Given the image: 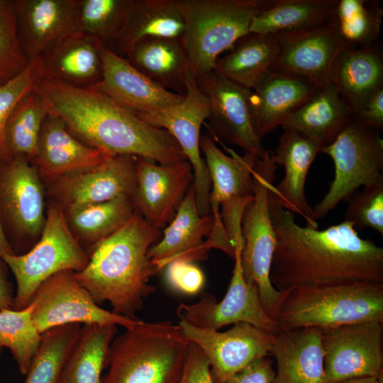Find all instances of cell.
Segmentation results:
<instances>
[{
    "label": "cell",
    "instance_id": "obj_9",
    "mask_svg": "<svg viewBox=\"0 0 383 383\" xmlns=\"http://www.w3.org/2000/svg\"><path fill=\"white\" fill-rule=\"evenodd\" d=\"M320 152L331 157L335 172L328 192L312 208L316 220L346 201L359 187L383 180V140L376 130L353 117Z\"/></svg>",
    "mask_w": 383,
    "mask_h": 383
},
{
    "label": "cell",
    "instance_id": "obj_10",
    "mask_svg": "<svg viewBox=\"0 0 383 383\" xmlns=\"http://www.w3.org/2000/svg\"><path fill=\"white\" fill-rule=\"evenodd\" d=\"M209 113V101L198 87L190 70L185 94L179 103L149 113H135L146 123L169 132L180 146L193 169L196 204L201 216L211 215V182L200 150V131Z\"/></svg>",
    "mask_w": 383,
    "mask_h": 383
},
{
    "label": "cell",
    "instance_id": "obj_12",
    "mask_svg": "<svg viewBox=\"0 0 383 383\" xmlns=\"http://www.w3.org/2000/svg\"><path fill=\"white\" fill-rule=\"evenodd\" d=\"M242 249H235L233 274L225 296L218 302L214 296L203 292L196 303H180L176 310L179 321L199 328L213 331L242 322L273 335L278 331L274 321L264 309L257 288L244 279Z\"/></svg>",
    "mask_w": 383,
    "mask_h": 383
},
{
    "label": "cell",
    "instance_id": "obj_39",
    "mask_svg": "<svg viewBox=\"0 0 383 383\" xmlns=\"http://www.w3.org/2000/svg\"><path fill=\"white\" fill-rule=\"evenodd\" d=\"M81 328V324L70 323L43 333L23 383H60L63 366Z\"/></svg>",
    "mask_w": 383,
    "mask_h": 383
},
{
    "label": "cell",
    "instance_id": "obj_20",
    "mask_svg": "<svg viewBox=\"0 0 383 383\" xmlns=\"http://www.w3.org/2000/svg\"><path fill=\"white\" fill-rule=\"evenodd\" d=\"M18 38L30 62L53 43L82 34L80 0H14Z\"/></svg>",
    "mask_w": 383,
    "mask_h": 383
},
{
    "label": "cell",
    "instance_id": "obj_18",
    "mask_svg": "<svg viewBox=\"0 0 383 383\" xmlns=\"http://www.w3.org/2000/svg\"><path fill=\"white\" fill-rule=\"evenodd\" d=\"M137 157L112 155L101 163L50 183V193L63 210L101 203L120 196L133 198Z\"/></svg>",
    "mask_w": 383,
    "mask_h": 383
},
{
    "label": "cell",
    "instance_id": "obj_11",
    "mask_svg": "<svg viewBox=\"0 0 383 383\" xmlns=\"http://www.w3.org/2000/svg\"><path fill=\"white\" fill-rule=\"evenodd\" d=\"M33 321L40 334L70 323L115 324L129 328L140 319H131L102 309L74 277L65 270L45 280L36 290Z\"/></svg>",
    "mask_w": 383,
    "mask_h": 383
},
{
    "label": "cell",
    "instance_id": "obj_14",
    "mask_svg": "<svg viewBox=\"0 0 383 383\" xmlns=\"http://www.w3.org/2000/svg\"><path fill=\"white\" fill-rule=\"evenodd\" d=\"M41 179L36 166L26 158L0 161V221L23 243L38 241L45 226Z\"/></svg>",
    "mask_w": 383,
    "mask_h": 383
},
{
    "label": "cell",
    "instance_id": "obj_49",
    "mask_svg": "<svg viewBox=\"0 0 383 383\" xmlns=\"http://www.w3.org/2000/svg\"><path fill=\"white\" fill-rule=\"evenodd\" d=\"M13 298L11 284L8 282L5 271L0 263V310L11 309Z\"/></svg>",
    "mask_w": 383,
    "mask_h": 383
},
{
    "label": "cell",
    "instance_id": "obj_32",
    "mask_svg": "<svg viewBox=\"0 0 383 383\" xmlns=\"http://www.w3.org/2000/svg\"><path fill=\"white\" fill-rule=\"evenodd\" d=\"M185 26L181 0H135L114 52L125 58L143 39H182Z\"/></svg>",
    "mask_w": 383,
    "mask_h": 383
},
{
    "label": "cell",
    "instance_id": "obj_38",
    "mask_svg": "<svg viewBox=\"0 0 383 383\" xmlns=\"http://www.w3.org/2000/svg\"><path fill=\"white\" fill-rule=\"evenodd\" d=\"M135 0H80L82 34L114 51L127 26Z\"/></svg>",
    "mask_w": 383,
    "mask_h": 383
},
{
    "label": "cell",
    "instance_id": "obj_45",
    "mask_svg": "<svg viewBox=\"0 0 383 383\" xmlns=\"http://www.w3.org/2000/svg\"><path fill=\"white\" fill-rule=\"evenodd\" d=\"M165 268L168 285L178 292L188 295L196 294L204 285V274L193 262L174 260Z\"/></svg>",
    "mask_w": 383,
    "mask_h": 383
},
{
    "label": "cell",
    "instance_id": "obj_34",
    "mask_svg": "<svg viewBox=\"0 0 383 383\" xmlns=\"http://www.w3.org/2000/svg\"><path fill=\"white\" fill-rule=\"evenodd\" d=\"M63 211L72 234L83 249L86 251L88 248L90 252L100 242L122 228L136 209L131 197L120 196Z\"/></svg>",
    "mask_w": 383,
    "mask_h": 383
},
{
    "label": "cell",
    "instance_id": "obj_33",
    "mask_svg": "<svg viewBox=\"0 0 383 383\" xmlns=\"http://www.w3.org/2000/svg\"><path fill=\"white\" fill-rule=\"evenodd\" d=\"M278 52L274 34L249 33L235 43L231 52L217 58L213 71L231 82L252 89L273 66Z\"/></svg>",
    "mask_w": 383,
    "mask_h": 383
},
{
    "label": "cell",
    "instance_id": "obj_36",
    "mask_svg": "<svg viewBox=\"0 0 383 383\" xmlns=\"http://www.w3.org/2000/svg\"><path fill=\"white\" fill-rule=\"evenodd\" d=\"M338 0H272L252 20L249 33L275 34L316 27L329 21Z\"/></svg>",
    "mask_w": 383,
    "mask_h": 383
},
{
    "label": "cell",
    "instance_id": "obj_47",
    "mask_svg": "<svg viewBox=\"0 0 383 383\" xmlns=\"http://www.w3.org/2000/svg\"><path fill=\"white\" fill-rule=\"evenodd\" d=\"M274 376L272 360L267 356L252 361L220 383H274Z\"/></svg>",
    "mask_w": 383,
    "mask_h": 383
},
{
    "label": "cell",
    "instance_id": "obj_43",
    "mask_svg": "<svg viewBox=\"0 0 383 383\" xmlns=\"http://www.w3.org/2000/svg\"><path fill=\"white\" fill-rule=\"evenodd\" d=\"M42 79L41 62L38 58L30 62L16 77L0 85V161L12 158L5 139L6 126L11 113L20 100L33 90Z\"/></svg>",
    "mask_w": 383,
    "mask_h": 383
},
{
    "label": "cell",
    "instance_id": "obj_2",
    "mask_svg": "<svg viewBox=\"0 0 383 383\" xmlns=\"http://www.w3.org/2000/svg\"><path fill=\"white\" fill-rule=\"evenodd\" d=\"M35 89L46 101L49 113L60 117L77 138L91 148L162 165L187 161L169 132L146 123L95 89L42 79Z\"/></svg>",
    "mask_w": 383,
    "mask_h": 383
},
{
    "label": "cell",
    "instance_id": "obj_37",
    "mask_svg": "<svg viewBox=\"0 0 383 383\" xmlns=\"http://www.w3.org/2000/svg\"><path fill=\"white\" fill-rule=\"evenodd\" d=\"M48 114L46 101L35 88L20 100L5 129L6 143L11 157H22L31 162L34 161L40 131Z\"/></svg>",
    "mask_w": 383,
    "mask_h": 383
},
{
    "label": "cell",
    "instance_id": "obj_31",
    "mask_svg": "<svg viewBox=\"0 0 383 383\" xmlns=\"http://www.w3.org/2000/svg\"><path fill=\"white\" fill-rule=\"evenodd\" d=\"M353 113L331 83L318 88L285 119L282 128L329 144L353 118Z\"/></svg>",
    "mask_w": 383,
    "mask_h": 383
},
{
    "label": "cell",
    "instance_id": "obj_50",
    "mask_svg": "<svg viewBox=\"0 0 383 383\" xmlns=\"http://www.w3.org/2000/svg\"><path fill=\"white\" fill-rule=\"evenodd\" d=\"M15 254L14 250L6 237L0 221V258L6 255Z\"/></svg>",
    "mask_w": 383,
    "mask_h": 383
},
{
    "label": "cell",
    "instance_id": "obj_6",
    "mask_svg": "<svg viewBox=\"0 0 383 383\" xmlns=\"http://www.w3.org/2000/svg\"><path fill=\"white\" fill-rule=\"evenodd\" d=\"M272 0H181V39L195 76L213 70L219 55L249 33L252 18Z\"/></svg>",
    "mask_w": 383,
    "mask_h": 383
},
{
    "label": "cell",
    "instance_id": "obj_48",
    "mask_svg": "<svg viewBox=\"0 0 383 383\" xmlns=\"http://www.w3.org/2000/svg\"><path fill=\"white\" fill-rule=\"evenodd\" d=\"M353 118L374 130L383 129V88L377 91Z\"/></svg>",
    "mask_w": 383,
    "mask_h": 383
},
{
    "label": "cell",
    "instance_id": "obj_26",
    "mask_svg": "<svg viewBox=\"0 0 383 383\" xmlns=\"http://www.w3.org/2000/svg\"><path fill=\"white\" fill-rule=\"evenodd\" d=\"M112 155L77 138L58 116L49 113L39 136L34 165L51 183L67 174L96 165Z\"/></svg>",
    "mask_w": 383,
    "mask_h": 383
},
{
    "label": "cell",
    "instance_id": "obj_15",
    "mask_svg": "<svg viewBox=\"0 0 383 383\" xmlns=\"http://www.w3.org/2000/svg\"><path fill=\"white\" fill-rule=\"evenodd\" d=\"M196 83L207 96V118L211 132L223 141L240 148L244 154L262 158L267 150L252 123L250 98L252 89L231 82L213 70L195 76Z\"/></svg>",
    "mask_w": 383,
    "mask_h": 383
},
{
    "label": "cell",
    "instance_id": "obj_19",
    "mask_svg": "<svg viewBox=\"0 0 383 383\" xmlns=\"http://www.w3.org/2000/svg\"><path fill=\"white\" fill-rule=\"evenodd\" d=\"M193 184L189 161L162 165L137 157L136 187L132 199L144 219L161 230L172 220Z\"/></svg>",
    "mask_w": 383,
    "mask_h": 383
},
{
    "label": "cell",
    "instance_id": "obj_27",
    "mask_svg": "<svg viewBox=\"0 0 383 383\" xmlns=\"http://www.w3.org/2000/svg\"><path fill=\"white\" fill-rule=\"evenodd\" d=\"M321 329L278 331L271 348L276 361L274 383H326Z\"/></svg>",
    "mask_w": 383,
    "mask_h": 383
},
{
    "label": "cell",
    "instance_id": "obj_17",
    "mask_svg": "<svg viewBox=\"0 0 383 383\" xmlns=\"http://www.w3.org/2000/svg\"><path fill=\"white\" fill-rule=\"evenodd\" d=\"M274 35L279 52L271 68L304 77L320 87L331 83L334 62L347 46L334 15L324 24Z\"/></svg>",
    "mask_w": 383,
    "mask_h": 383
},
{
    "label": "cell",
    "instance_id": "obj_30",
    "mask_svg": "<svg viewBox=\"0 0 383 383\" xmlns=\"http://www.w3.org/2000/svg\"><path fill=\"white\" fill-rule=\"evenodd\" d=\"M125 58L156 84L184 95L191 67L181 39H143Z\"/></svg>",
    "mask_w": 383,
    "mask_h": 383
},
{
    "label": "cell",
    "instance_id": "obj_13",
    "mask_svg": "<svg viewBox=\"0 0 383 383\" xmlns=\"http://www.w3.org/2000/svg\"><path fill=\"white\" fill-rule=\"evenodd\" d=\"M321 331L326 383L367 377L382 380L383 323L365 321Z\"/></svg>",
    "mask_w": 383,
    "mask_h": 383
},
{
    "label": "cell",
    "instance_id": "obj_22",
    "mask_svg": "<svg viewBox=\"0 0 383 383\" xmlns=\"http://www.w3.org/2000/svg\"><path fill=\"white\" fill-rule=\"evenodd\" d=\"M231 155L225 154L213 139L203 135L200 150L204 157L211 182L210 210L213 218L211 235L216 239L226 237L220 213L221 204L253 198L252 172L257 157L248 154L239 155L225 148Z\"/></svg>",
    "mask_w": 383,
    "mask_h": 383
},
{
    "label": "cell",
    "instance_id": "obj_8",
    "mask_svg": "<svg viewBox=\"0 0 383 383\" xmlns=\"http://www.w3.org/2000/svg\"><path fill=\"white\" fill-rule=\"evenodd\" d=\"M16 282L12 309L27 306L39 287L62 271L79 272L88 264L89 255L70 231L64 211L55 201L50 204L38 240L25 253L1 257Z\"/></svg>",
    "mask_w": 383,
    "mask_h": 383
},
{
    "label": "cell",
    "instance_id": "obj_5",
    "mask_svg": "<svg viewBox=\"0 0 383 383\" xmlns=\"http://www.w3.org/2000/svg\"><path fill=\"white\" fill-rule=\"evenodd\" d=\"M274 317L278 331L383 323V283L355 282L284 292Z\"/></svg>",
    "mask_w": 383,
    "mask_h": 383
},
{
    "label": "cell",
    "instance_id": "obj_42",
    "mask_svg": "<svg viewBox=\"0 0 383 383\" xmlns=\"http://www.w3.org/2000/svg\"><path fill=\"white\" fill-rule=\"evenodd\" d=\"M28 64L18 38L14 0H0V85Z\"/></svg>",
    "mask_w": 383,
    "mask_h": 383
},
{
    "label": "cell",
    "instance_id": "obj_1",
    "mask_svg": "<svg viewBox=\"0 0 383 383\" xmlns=\"http://www.w3.org/2000/svg\"><path fill=\"white\" fill-rule=\"evenodd\" d=\"M269 191V209L276 245L270 278L287 292L313 287L366 282L383 283V248L362 238L344 220L325 229L301 226Z\"/></svg>",
    "mask_w": 383,
    "mask_h": 383
},
{
    "label": "cell",
    "instance_id": "obj_51",
    "mask_svg": "<svg viewBox=\"0 0 383 383\" xmlns=\"http://www.w3.org/2000/svg\"><path fill=\"white\" fill-rule=\"evenodd\" d=\"M338 383H382V380L376 377H367L350 379Z\"/></svg>",
    "mask_w": 383,
    "mask_h": 383
},
{
    "label": "cell",
    "instance_id": "obj_40",
    "mask_svg": "<svg viewBox=\"0 0 383 383\" xmlns=\"http://www.w3.org/2000/svg\"><path fill=\"white\" fill-rule=\"evenodd\" d=\"M383 9L373 0H339L334 18L347 46L359 48L379 41Z\"/></svg>",
    "mask_w": 383,
    "mask_h": 383
},
{
    "label": "cell",
    "instance_id": "obj_21",
    "mask_svg": "<svg viewBox=\"0 0 383 383\" xmlns=\"http://www.w3.org/2000/svg\"><path fill=\"white\" fill-rule=\"evenodd\" d=\"M103 62L101 82L92 87L135 114H145L179 103L183 95L163 89L135 69L126 58L99 45Z\"/></svg>",
    "mask_w": 383,
    "mask_h": 383
},
{
    "label": "cell",
    "instance_id": "obj_4",
    "mask_svg": "<svg viewBox=\"0 0 383 383\" xmlns=\"http://www.w3.org/2000/svg\"><path fill=\"white\" fill-rule=\"evenodd\" d=\"M189 343L179 324L140 320L112 340L101 383H178Z\"/></svg>",
    "mask_w": 383,
    "mask_h": 383
},
{
    "label": "cell",
    "instance_id": "obj_29",
    "mask_svg": "<svg viewBox=\"0 0 383 383\" xmlns=\"http://www.w3.org/2000/svg\"><path fill=\"white\" fill-rule=\"evenodd\" d=\"M99 45L83 34L53 43L39 57L43 79L75 87H95L103 75Z\"/></svg>",
    "mask_w": 383,
    "mask_h": 383
},
{
    "label": "cell",
    "instance_id": "obj_52",
    "mask_svg": "<svg viewBox=\"0 0 383 383\" xmlns=\"http://www.w3.org/2000/svg\"><path fill=\"white\" fill-rule=\"evenodd\" d=\"M2 347L0 345V350H1Z\"/></svg>",
    "mask_w": 383,
    "mask_h": 383
},
{
    "label": "cell",
    "instance_id": "obj_28",
    "mask_svg": "<svg viewBox=\"0 0 383 383\" xmlns=\"http://www.w3.org/2000/svg\"><path fill=\"white\" fill-rule=\"evenodd\" d=\"M331 83L353 115L383 88L381 42L359 48L345 46L332 69Z\"/></svg>",
    "mask_w": 383,
    "mask_h": 383
},
{
    "label": "cell",
    "instance_id": "obj_25",
    "mask_svg": "<svg viewBox=\"0 0 383 383\" xmlns=\"http://www.w3.org/2000/svg\"><path fill=\"white\" fill-rule=\"evenodd\" d=\"M212 226L211 215L201 216L197 210L193 184L160 239L149 248L148 256L160 272L174 260H204L208 252L205 241Z\"/></svg>",
    "mask_w": 383,
    "mask_h": 383
},
{
    "label": "cell",
    "instance_id": "obj_16",
    "mask_svg": "<svg viewBox=\"0 0 383 383\" xmlns=\"http://www.w3.org/2000/svg\"><path fill=\"white\" fill-rule=\"evenodd\" d=\"M185 337L207 358L214 383H220L252 361L271 355L274 335L247 323L233 324L229 330L201 329L179 321Z\"/></svg>",
    "mask_w": 383,
    "mask_h": 383
},
{
    "label": "cell",
    "instance_id": "obj_46",
    "mask_svg": "<svg viewBox=\"0 0 383 383\" xmlns=\"http://www.w3.org/2000/svg\"><path fill=\"white\" fill-rule=\"evenodd\" d=\"M178 383H214L207 358L200 348L192 342Z\"/></svg>",
    "mask_w": 383,
    "mask_h": 383
},
{
    "label": "cell",
    "instance_id": "obj_24",
    "mask_svg": "<svg viewBox=\"0 0 383 383\" xmlns=\"http://www.w3.org/2000/svg\"><path fill=\"white\" fill-rule=\"evenodd\" d=\"M273 152L277 165L284 168V176L273 191L282 206L303 218L306 226L318 228L305 194L311 165L323 145L294 130L282 128Z\"/></svg>",
    "mask_w": 383,
    "mask_h": 383
},
{
    "label": "cell",
    "instance_id": "obj_23",
    "mask_svg": "<svg viewBox=\"0 0 383 383\" xmlns=\"http://www.w3.org/2000/svg\"><path fill=\"white\" fill-rule=\"evenodd\" d=\"M320 87L304 77L270 68L252 89L250 107L252 127L262 139Z\"/></svg>",
    "mask_w": 383,
    "mask_h": 383
},
{
    "label": "cell",
    "instance_id": "obj_35",
    "mask_svg": "<svg viewBox=\"0 0 383 383\" xmlns=\"http://www.w3.org/2000/svg\"><path fill=\"white\" fill-rule=\"evenodd\" d=\"M116 332L115 324H84L63 366L60 383H101Z\"/></svg>",
    "mask_w": 383,
    "mask_h": 383
},
{
    "label": "cell",
    "instance_id": "obj_44",
    "mask_svg": "<svg viewBox=\"0 0 383 383\" xmlns=\"http://www.w3.org/2000/svg\"><path fill=\"white\" fill-rule=\"evenodd\" d=\"M346 201L345 220L357 231L370 228L383 235V180L364 187Z\"/></svg>",
    "mask_w": 383,
    "mask_h": 383
},
{
    "label": "cell",
    "instance_id": "obj_7",
    "mask_svg": "<svg viewBox=\"0 0 383 383\" xmlns=\"http://www.w3.org/2000/svg\"><path fill=\"white\" fill-rule=\"evenodd\" d=\"M277 165L273 152L267 150L257 159L252 172L253 198L241 221L243 245L241 267L245 280L255 286L267 315L274 320L284 292L277 290L270 273L276 245L269 209V191L274 185Z\"/></svg>",
    "mask_w": 383,
    "mask_h": 383
},
{
    "label": "cell",
    "instance_id": "obj_3",
    "mask_svg": "<svg viewBox=\"0 0 383 383\" xmlns=\"http://www.w3.org/2000/svg\"><path fill=\"white\" fill-rule=\"evenodd\" d=\"M161 235L136 210L122 228L91 250L88 264L74 277L99 306L108 301L113 313L138 319L136 313L144 299L156 289L150 280L160 271L148 252Z\"/></svg>",
    "mask_w": 383,
    "mask_h": 383
},
{
    "label": "cell",
    "instance_id": "obj_41",
    "mask_svg": "<svg viewBox=\"0 0 383 383\" xmlns=\"http://www.w3.org/2000/svg\"><path fill=\"white\" fill-rule=\"evenodd\" d=\"M33 304L21 310H0V345L9 348L21 374L26 375L37 353L41 336L33 319Z\"/></svg>",
    "mask_w": 383,
    "mask_h": 383
}]
</instances>
